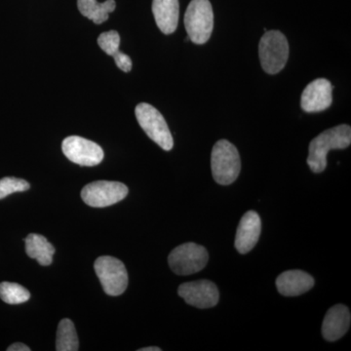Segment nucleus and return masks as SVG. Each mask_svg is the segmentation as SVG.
<instances>
[{"instance_id": "obj_11", "label": "nucleus", "mask_w": 351, "mask_h": 351, "mask_svg": "<svg viewBox=\"0 0 351 351\" xmlns=\"http://www.w3.org/2000/svg\"><path fill=\"white\" fill-rule=\"evenodd\" d=\"M332 103V85L326 78L313 80L302 92L301 107L304 112H323L331 107Z\"/></svg>"}, {"instance_id": "obj_9", "label": "nucleus", "mask_w": 351, "mask_h": 351, "mask_svg": "<svg viewBox=\"0 0 351 351\" xmlns=\"http://www.w3.org/2000/svg\"><path fill=\"white\" fill-rule=\"evenodd\" d=\"M62 149L71 162L88 167L98 165L105 156L100 145L78 136H69L64 138Z\"/></svg>"}, {"instance_id": "obj_24", "label": "nucleus", "mask_w": 351, "mask_h": 351, "mask_svg": "<svg viewBox=\"0 0 351 351\" xmlns=\"http://www.w3.org/2000/svg\"><path fill=\"white\" fill-rule=\"evenodd\" d=\"M138 351H161V348H156V346H151V348H140Z\"/></svg>"}, {"instance_id": "obj_17", "label": "nucleus", "mask_w": 351, "mask_h": 351, "mask_svg": "<svg viewBox=\"0 0 351 351\" xmlns=\"http://www.w3.org/2000/svg\"><path fill=\"white\" fill-rule=\"evenodd\" d=\"M80 12L95 24L100 25L108 19V14L114 11L117 3L114 0H107L104 3L97 0H77Z\"/></svg>"}, {"instance_id": "obj_21", "label": "nucleus", "mask_w": 351, "mask_h": 351, "mask_svg": "<svg viewBox=\"0 0 351 351\" xmlns=\"http://www.w3.org/2000/svg\"><path fill=\"white\" fill-rule=\"evenodd\" d=\"M98 44L104 52L107 53L110 56L119 51L120 36L115 31L103 32L98 38Z\"/></svg>"}, {"instance_id": "obj_10", "label": "nucleus", "mask_w": 351, "mask_h": 351, "mask_svg": "<svg viewBox=\"0 0 351 351\" xmlns=\"http://www.w3.org/2000/svg\"><path fill=\"white\" fill-rule=\"evenodd\" d=\"M178 294L189 306L210 308L219 302V293L216 284L209 280H197L180 285Z\"/></svg>"}, {"instance_id": "obj_22", "label": "nucleus", "mask_w": 351, "mask_h": 351, "mask_svg": "<svg viewBox=\"0 0 351 351\" xmlns=\"http://www.w3.org/2000/svg\"><path fill=\"white\" fill-rule=\"evenodd\" d=\"M113 59H114L115 64H117V68L121 69L124 73H129L132 69V60L128 55L124 54V53L117 51L115 54L112 55Z\"/></svg>"}, {"instance_id": "obj_14", "label": "nucleus", "mask_w": 351, "mask_h": 351, "mask_svg": "<svg viewBox=\"0 0 351 351\" xmlns=\"http://www.w3.org/2000/svg\"><path fill=\"white\" fill-rule=\"evenodd\" d=\"M313 286V277L302 270H288L276 279L277 290L285 297H297L304 294Z\"/></svg>"}, {"instance_id": "obj_4", "label": "nucleus", "mask_w": 351, "mask_h": 351, "mask_svg": "<svg viewBox=\"0 0 351 351\" xmlns=\"http://www.w3.org/2000/svg\"><path fill=\"white\" fill-rule=\"evenodd\" d=\"M258 55L265 73L269 75L280 73L288 61L287 38L279 31L265 32L258 44Z\"/></svg>"}, {"instance_id": "obj_23", "label": "nucleus", "mask_w": 351, "mask_h": 351, "mask_svg": "<svg viewBox=\"0 0 351 351\" xmlns=\"http://www.w3.org/2000/svg\"><path fill=\"white\" fill-rule=\"evenodd\" d=\"M7 351H31L29 346L24 345L22 343H13L7 348Z\"/></svg>"}, {"instance_id": "obj_7", "label": "nucleus", "mask_w": 351, "mask_h": 351, "mask_svg": "<svg viewBox=\"0 0 351 351\" xmlns=\"http://www.w3.org/2000/svg\"><path fill=\"white\" fill-rule=\"evenodd\" d=\"M209 255L204 247L195 243L180 245L171 252L168 263L178 276L196 274L206 267Z\"/></svg>"}, {"instance_id": "obj_12", "label": "nucleus", "mask_w": 351, "mask_h": 351, "mask_svg": "<svg viewBox=\"0 0 351 351\" xmlns=\"http://www.w3.org/2000/svg\"><path fill=\"white\" fill-rule=\"evenodd\" d=\"M262 232V221L257 212L249 211L243 215L237 228L235 248L240 254L249 253L257 245Z\"/></svg>"}, {"instance_id": "obj_2", "label": "nucleus", "mask_w": 351, "mask_h": 351, "mask_svg": "<svg viewBox=\"0 0 351 351\" xmlns=\"http://www.w3.org/2000/svg\"><path fill=\"white\" fill-rule=\"evenodd\" d=\"M212 174L219 184L228 186L237 181L241 170L239 152L232 143L221 140L215 144L211 154Z\"/></svg>"}, {"instance_id": "obj_18", "label": "nucleus", "mask_w": 351, "mask_h": 351, "mask_svg": "<svg viewBox=\"0 0 351 351\" xmlns=\"http://www.w3.org/2000/svg\"><path fill=\"white\" fill-rule=\"evenodd\" d=\"M80 341L73 321L64 318L59 323L57 330L56 350L77 351Z\"/></svg>"}, {"instance_id": "obj_20", "label": "nucleus", "mask_w": 351, "mask_h": 351, "mask_svg": "<svg viewBox=\"0 0 351 351\" xmlns=\"http://www.w3.org/2000/svg\"><path fill=\"white\" fill-rule=\"evenodd\" d=\"M31 188L29 182L18 178L6 177L0 180V199L15 193H23Z\"/></svg>"}, {"instance_id": "obj_8", "label": "nucleus", "mask_w": 351, "mask_h": 351, "mask_svg": "<svg viewBox=\"0 0 351 351\" xmlns=\"http://www.w3.org/2000/svg\"><path fill=\"white\" fill-rule=\"evenodd\" d=\"M128 193V188L122 182L97 181L83 188L82 197L88 206L104 208L123 200Z\"/></svg>"}, {"instance_id": "obj_19", "label": "nucleus", "mask_w": 351, "mask_h": 351, "mask_svg": "<svg viewBox=\"0 0 351 351\" xmlns=\"http://www.w3.org/2000/svg\"><path fill=\"white\" fill-rule=\"evenodd\" d=\"M31 293L22 285L12 282L0 283V299L9 304H19L29 301Z\"/></svg>"}, {"instance_id": "obj_1", "label": "nucleus", "mask_w": 351, "mask_h": 351, "mask_svg": "<svg viewBox=\"0 0 351 351\" xmlns=\"http://www.w3.org/2000/svg\"><path fill=\"white\" fill-rule=\"evenodd\" d=\"M351 144V128L350 125L332 127L322 132L314 138L309 145L307 164L313 173L323 172L326 169L327 154L331 149H343Z\"/></svg>"}, {"instance_id": "obj_13", "label": "nucleus", "mask_w": 351, "mask_h": 351, "mask_svg": "<svg viewBox=\"0 0 351 351\" xmlns=\"http://www.w3.org/2000/svg\"><path fill=\"white\" fill-rule=\"evenodd\" d=\"M350 311L343 304H337L328 311L322 324V336L328 341H336L345 336L350 326Z\"/></svg>"}, {"instance_id": "obj_16", "label": "nucleus", "mask_w": 351, "mask_h": 351, "mask_svg": "<svg viewBox=\"0 0 351 351\" xmlns=\"http://www.w3.org/2000/svg\"><path fill=\"white\" fill-rule=\"evenodd\" d=\"M25 242V253L29 258L38 261L39 265L47 267L52 263L55 248L43 235L31 233Z\"/></svg>"}, {"instance_id": "obj_15", "label": "nucleus", "mask_w": 351, "mask_h": 351, "mask_svg": "<svg viewBox=\"0 0 351 351\" xmlns=\"http://www.w3.org/2000/svg\"><path fill=\"white\" fill-rule=\"evenodd\" d=\"M152 8L158 29L164 34H173L179 23V0H152Z\"/></svg>"}, {"instance_id": "obj_6", "label": "nucleus", "mask_w": 351, "mask_h": 351, "mask_svg": "<svg viewBox=\"0 0 351 351\" xmlns=\"http://www.w3.org/2000/svg\"><path fill=\"white\" fill-rule=\"evenodd\" d=\"M94 269L106 294L119 295L125 292L128 274L125 265L119 258L103 256L97 258Z\"/></svg>"}, {"instance_id": "obj_3", "label": "nucleus", "mask_w": 351, "mask_h": 351, "mask_svg": "<svg viewBox=\"0 0 351 351\" xmlns=\"http://www.w3.org/2000/svg\"><path fill=\"white\" fill-rule=\"evenodd\" d=\"M184 27L189 40L204 44L211 38L214 27V13L209 0H191L184 14Z\"/></svg>"}, {"instance_id": "obj_5", "label": "nucleus", "mask_w": 351, "mask_h": 351, "mask_svg": "<svg viewBox=\"0 0 351 351\" xmlns=\"http://www.w3.org/2000/svg\"><path fill=\"white\" fill-rule=\"evenodd\" d=\"M135 114L138 124L149 138L164 151L169 152L173 149L172 134L160 112L149 104L141 103L136 107Z\"/></svg>"}]
</instances>
